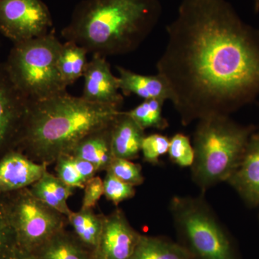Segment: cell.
<instances>
[{
  "instance_id": "obj_8",
  "label": "cell",
  "mask_w": 259,
  "mask_h": 259,
  "mask_svg": "<svg viewBox=\"0 0 259 259\" xmlns=\"http://www.w3.org/2000/svg\"><path fill=\"white\" fill-rule=\"evenodd\" d=\"M52 25L41 0H0V32L13 44L42 36Z\"/></svg>"
},
{
  "instance_id": "obj_5",
  "label": "cell",
  "mask_w": 259,
  "mask_h": 259,
  "mask_svg": "<svg viewBox=\"0 0 259 259\" xmlns=\"http://www.w3.org/2000/svg\"><path fill=\"white\" fill-rule=\"evenodd\" d=\"M62 44L54 32L16 42L4 63L10 79L30 101L66 92L59 70Z\"/></svg>"
},
{
  "instance_id": "obj_20",
  "label": "cell",
  "mask_w": 259,
  "mask_h": 259,
  "mask_svg": "<svg viewBox=\"0 0 259 259\" xmlns=\"http://www.w3.org/2000/svg\"><path fill=\"white\" fill-rule=\"evenodd\" d=\"M131 259H196L181 243L162 237L141 235Z\"/></svg>"
},
{
  "instance_id": "obj_25",
  "label": "cell",
  "mask_w": 259,
  "mask_h": 259,
  "mask_svg": "<svg viewBox=\"0 0 259 259\" xmlns=\"http://www.w3.org/2000/svg\"><path fill=\"white\" fill-rule=\"evenodd\" d=\"M170 139L162 134L145 136L141 146V153L145 161L152 165L160 163V158L168 153Z\"/></svg>"
},
{
  "instance_id": "obj_26",
  "label": "cell",
  "mask_w": 259,
  "mask_h": 259,
  "mask_svg": "<svg viewBox=\"0 0 259 259\" xmlns=\"http://www.w3.org/2000/svg\"><path fill=\"white\" fill-rule=\"evenodd\" d=\"M104 183V195L107 200L117 206L123 201L133 198L136 194L134 186L128 185L107 172Z\"/></svg>"
},
{
  "instance_id": "obj_32",
  "label": "cell",
  "mask_w": 259,
  "mask_h": 259,
  "mask_svg": "<svg viewBox=\"0 0 259 259\" xmlns=\"http://www.w3.org/2000/svg\"><path fill=\"white\" fill-rule=\"evenodd\" d=\"M254 9L255 11H259V0H254Z\"/></svg>"
},
{
  "instance_id": "obj_11",
  "label": "cell",
  "mask_w": 259,
  "mask_h": 259,
  "mask_svg": "<svg viewBox=\"0 0 259 259\" xmlns=\"http://www.w3.org/2000/svg\"><path fill=\"white\" fill-rule=\"evenodd\" d=\"M84 79L81 97L89 102L110 105L120 109L123 103L117 76H114L106 58L93 54L83 75Z\"/></svg>"
},
{
  "instance_id": "obj_10",
  "label": "cell",
  "mask_w": 259,
  "mask_h": 259,
  "mask_svg": "<svg viewBox=\"0 0 259 259\" xmlns=\"http://www.w3.org/2000/svg\"><path fill=\"white\" fill-rule=\"evenodd\" d=\"M141 236L131 226L122 210L116 209L109 215H105L95 258L131 259Z\"/></svg>"
},
{
  "instance_id": "obj_24",
  "label": "cell",
  "mask_w": 259,
  "mask_h": 259,
  "mask_svg": "<svg viewBox=\"0 0 259 259\" xmlns=\"http://www.w3.org/2000/svg\"><path fill=\"white\" fill-rule=\"evenodd\" d=\"M106 171L134 187L142 185L145 180L141 165L124 158L114 157Z\"/></svg>"
},
{
  "instance_id": "obj_22",
  "label": "cell",
  "mask_w": 259,
  "mask_h": 259,
  "mask_svg": "<svg viewBox=\"0 0 259 259\" xmlns=\"http://www.w3.org/2000/svg\"><path fill=\"white\" fill-rule=\"evenodd\" d=\"M164 102L158 99L146 100L127 113L144 130L163 131L168 127V121L163 115Z\"/></svg>"
},
{
  "instance_id": "obj_3",
  "label": "cell",
  "mask_w": 259,
  "mask_h": 259,
  "mask_svg": "<svg viewBox=\"0 0 259 259\" xmlns=\"http://www.w3.org/2000/svg\"><path fill=\"white\" fill-rule=\"evenodd\" d=\"M160 13L158 0H88L62 35L93 54L123 55L146 40Z\"/></svg>"
},
{
  "instance_id": "obj_27",
  "label": "cell",
  "mask_w": 259,
  "mask_h": 259,
  "mask_svg": "<svg viewBox=\"0 0 259 259\" xmlns=\"http://www.w3.org/2000/svg\"><path fill=\"white\" fill-rule=\"evenodd\" d=\"M19 248L15 232L0 199V259H8Z\"/></svg>"
},
{
  "instance_id": "obj_4",
  "label": "cell",
  "mask_w": 259,
  "mask_h": 259,
  "mask_svg": "<svg viewBox=\"0 0 259 259\" xmlns=\"http://www.w3.org/2000/svg\"><path fill=\"white\" fill-rule=\"evenodd\" d=\"M256 126L243 125L228 115L200 119L194 131L192 178L202 192L228 181L239 165Z\"/></svg>"
},
{
  "instance_id": "obj_21",
  "label": "cell",
  "mask_w": 259,
  "mask_h": 259,
  "mask_svg": "<svg viewBox=\"0 0 259 259\" xmlns=\"http://www.w3.org/2000/svg\"><path fill=\"white\" fill-rule=\"evenodd\" d=\"M88 51L75 42L62 44L59 59V70L61 79L67 88L82 77L88 61Z\"/></svg>"
},
{
  "instance_id": "obj_16",
  "label": "cell",
  "mask_w": 259,
  "mask_h": 259,
  "mask_svg": "<svg viewBox=\"0 0 259 259\" xmlns=\"http://www.w3.org/2000/svg\"><path fill=\"white\" fill-rule=\"evenodd\" d=\"M112 124L81 140L70 156L90 162L96 166L98 171H107L114 158L111 148Z\"/></svg>"
},
{
  "instance_id": "obj_7",
  "label": "cell",
  "mask_w": 259,
  "mask_h": 259,
  "mask_svg": "<svg viewBox=\"0 0 259 259\" xmlns=\"http://www.w3.org/2000/svg\"><path fill=\"white\" fill-rule=\"evenodd\" d=\"M0 199L19 248L25 251L35 253L68 223L66 216L39 200L28 188L0 196Z\"/></svg>"
},
{
  "instance_id": "obj_13",
  "label": "cell",
  "mask_w": 259,
  "mask_h": 259,
  "mask_svg": "<svg viewBox=\"0 0 259 259\" xmlns=\"http://www.w3.org/2000/svg\"><path fill=\"white\" fill-rule=\"evenodd\" d=\"M226 182L247 205L259 207V131L250 136L239 165Z\"/></svg>"
},
{
  "instance_id": "obj_6",
  "label": "cell",
  "mask_w": 259,
  "mask_h": 259,
  "mask_svg": "<svg viewBox=\"0 0 259 259\" xmlns=\"http://www.w3.org/2000/svg\"><path fill=\"white\" fill-rule=\"evenodd\" d=\"M182 244L196 259H238L226 228L204 196H176L169 205Z\"/></svg>"
},
{
  "instance_id": "obj_12",
  "label": "cell",
  "mask_w": 259,
  "mask_h": 259,
  "mask_svg": "<svg viewBox=\"0 0 259 259\" xmlns=\"http://www.w3.org/2000/svg\"><path fill=\"white\" fill-rule=\"evenodd\" d=\"M47 171V165L32 161L18 150L0 158V196L28 188Z\"/></svg>"
},
{
  "instance_id": "obj_17",
  "label": "cell",
  "mask_w": 259,
  "mask_h": 259,
  "mask_svg": "<svg viewBox=\"0 0 259 259\" xmlns=\"http://www.w3.org/2000/svg\"><path fill=\"white\" fill-rule=\"evenodd\" d=\"M28 189L39 200L66 217L72 212L68 206L67 200L72 195L74 188L66 185L48 170Z\"/></svg>"
},
{
  "instance_id": "obj_9",
  "label": "cell",
  "mask_w": 259,
  "mask_h": 259,
  "mask_svg": "<svg viewBox=\"0 0 259 259\" xmlns=\"http://www.w3.org/2000/svg\"><path fill=\"white\" fill-rule=\"evenodd\" d=\"M30 102L0 64V158L15 149Z\"/></svg>"
},
{
  "instance_id": "obj_28",
  "label": "cell",
  "mask_w": 259,
  "mask_h": 259,
  "mask_svg": "<svg viewBox=\"0 0 259 259\" xmlns=\"http://www.w3.org/2000/svg\"><path fill=\"white\" fill-rule=\"evenodd\" d=\"M56 171L64 183L72 188H84L86 181L83 180L75 166L72 156H63L56 161Z\"/></svg>"
},
{
  "instance_id": "obj_29",
  "label": "cell",
  "mask_w": 259,
  "mask_h": 259,
  "mask_svg": "<svg viewBox=\"0 0 259 259\" xmlns=\"http://www.w3.org/2000/svg\"><path fill=\"white\" fill-rule=\"evenodd\" d=\"M81 209H93L104 194L103 180L94 177L86 182Z\"/></svg>"
},
{
  "instance_id": "obj_18",
  "label": "cell",
  "mask_w": 259,
  "mask_h": 259,
  "mask_svg": "<svg viewBox=\"0 0 259 259\" xmlns=\"http://www.w3.org/2000/svg\"><path fill=\"white\" fill-rule=\"evenodd\" d=\"M38 259H95L74 236L64 229L54 235L33 253Z\"/></svg>"
},
{
  "instance_id": "obj_14",
  "label": "cell",
  "mask_w": 259,
  "mask_h": 259,
  "mask_svg": "<svg viewBox=\"0 0 259 259\" xmlns=\"http://www.w3.org/2000/svg\"><path fill=\"white\" fill-rule=\"evenodd\" d=\"M145 136V130L127 112L121 111L112 126L111 148L114 157L131 161L139 157Z\"/></svg>"
},
{
  "instance_id": "obj_30",
  "label": "cell",
  "mask_w": 259,
  "mask_h": 259,
  "mask_svg": "<svg viewBox=\"0 0 259 259\" xmlns=\"http://www.w3.org/2000/svg\"><path fill=\"white\" fill-rule=\"evenodd\" d=\"M72 158L75 166L79 171L80 175L82 176L83 180L86 181V182L90 179L95 177V175L98 172V170H97L95 165L90 163V162L81 159V158L74 157V156H72Z\"/></svg>"
},
{
  "instance_id": "obj_23",
  "label": "cell",
  "mask_w": 259,
  "mask_h": 259,
  "mask_svg": "<svg viewBox=\"0 0 259 259\" xmlns=\"http://www.w3.org/2000/svg\"><path fill=\"white\" fill-rule=\"evenodd\" d=\"M168 155L172 163L177 166L191 168L194 163V150L190 138L180 133L172 136L170 139Z\"/></svg>"
},
{
  "instance_id": "obj_1",
  "label": "cell",
  "mask_w": 259,
  "mask_h": 259,
  "mask_svg": "<svg viewBox=\"0 0 259 259\" xmlns=\"http://www.w3.org/2000/svg\"><path fill=\"white\" fill-rule=\"evenodd\" d=\"M156 64L184 126L228 115L259 95V29L226 0H183Z\"/></svg>"
},
{
  "instance_id": "obj_2",
  "label": "cell",
  "mask_w": 259,
  "mask_h": 259,
  "mask_svg": "<svg viewBox=\"0 0 259 259\" xmlns=\"http://www.w3.org/2000/svg\"><path fill=\"white\" fill-rule=\"evenodd\" d=\"M120 112L68 93L30 101L15 149L48 166L71 154L89 135L111 125Z\"/></svg>"
},
{
  "instance_id": "obj_19",
  "label": "cell",
  "mask_w": 259,
  "mask_h": 259,
  "mask_svg": "<svg viewBox=\"0 0 259 259\" xmlns=\"http://www.w3.org/2000/svg\"><path fill=\"white\" fill-rule=\"evenodd\" d=\"M104 218L105 215L95 214L93 209H81L67 217L74 236L94 255L101 236Z\"/></svg>"
},
{
  "instance_id": "obj_31",
  "label": "cell",
  "mask_w": 259,
  "mask_h": 259,
  "mask_svg": "<svg viewBox=\"0 0 259 259\" xmlns=\"http://www.w3.org/2000/svg\"><path fill=\"white\" fill-rule=\"evenodd\" d=\"M8 259H38L36 255L18 248Z\"/></svg>"
},
{
  "instance_id": "obj_15",
  "label": "cell",
  "mask_w": 259,
  "mask_h": 259,
  "mask_svg": "<svg viewBox=\"0 0 259 259\" xmlns=\"http://www.w3.org/2000/svg\"><path fill=\"white\" fill-rule=\"evenodd\" d=\"M118 86L125 96L135 95L146 100H171V93L165 80L159 74L142 75L117 66Z\"/></svg>"
}]
</instances>
